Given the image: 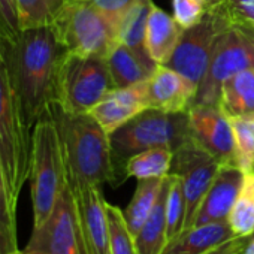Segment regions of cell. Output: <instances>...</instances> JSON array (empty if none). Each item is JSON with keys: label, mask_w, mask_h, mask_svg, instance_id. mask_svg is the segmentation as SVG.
Segmentation results:
<instances>
[{"label": "cell", "mask_w": 254, "mask_h": 254, "mask_svg": "<svg viewBox=\"0 0 254 254\" xmlns=\"http://www.w3.org/2000/svg\"><path fill=\"white\" fill-rule=\"evenodd\" d=\"M3 42L26 124L33 129L57 100V76L66 50L51 26L24 29Z\"/></svg>", "instance_id": "1"}, {"label": "cell", "mask_w": 254, "mask_h": 254, "mask_svg": "<svg viewBox=\"0 0 254 254\" xmlns=\"http://www.w3.org/2000/svg\"><path fill=\"white\" fill-rule=\"evenodd\" d=\"M54 120L66 181L69 184L115 186L109 135L90 112H69L59 103L48 109Z\"/></svg>", "instance_id": "2"}, {"label": "cell", "mask_w": 254, "mask_h": 254, "mask_svg": "<svg viewBox=\"0 0 254 254\" xmlns=\"http://www.w3.org/2000/svg\"><path fill=\"white\" fill-rule=\"evenodd\" d=\"M0 159H2L11 200L18 199L30 180L33 159V129L26 124L6 60L5 42L0 35Z\"/></svg>", "instance_id": "3"}, {"label": "cell", "mask_w": 254, "mask_h": 254, "mask_svg": "<svg viewBox=\"0 0 254 254\" xmlns=\"http://www.w3.org/2000/svg\"><path fill=\"white\" fill-rule=\"evenodd\" d=\"M191 139L189 112H163L147 108L135 115L109 136L115 186L123 184L124 165L132 156L150 148H171L175 151L186 141Z\"/></svg>", "instance_id": "4"}, {"label": "cell", "mask_w": 254, "mask_h": 254, "mask_svg": "<svg viewBox=\"0 0 254 254\" xmlns=\"http://www.w3.org/2000/svg\"><path fill=\"white\" fill-rule=\"evenodd\" d=\"M66 183L60 141L53 117L47 112L33 127V159L30 193L33 203V227L47 221Z\"/></svg>", "instance_id": "5"}, {"label": "cell", "mask_w": 254, "mask_h": 254, "mask_svg": "<svg viewBox=\"0 0 254 254\" xmlns=\"http://www.w3.org/2000/svg\"><path fill=\"white\" fill-rule=\"evenodd\" d=\"M67 53L85 57H103L115 45L117 30L88 0H67L51 24Z\"/></svg>", "instance_id": "6"}, {"label": "cell", "mask_w": 254, "mask_h": 254, "mask_svg": "<svg viewBox=\"0 0 254 254\" xmlns=\"http://www.w3.org/2000/svg\"><path fill=\"white\" fill-rule=\"evenodd\" d=\"M106 59L64 54L57 76V100L69 112H90L112 90Z\"/></svg>", "instance_id": "7"}, {"label": "cell", "mask_w": 254, "mask_h": 254, "mask_svg": "<svg viewBox=\"0 0 254 254\" xmlns=\"http://www.w3.org/2000/svg\"><path fill=\"white\" fill-rule=\"evenodd\" d=\"M250 69H254V35L233 26L220 36L193 105L218 106L224 82Z\"/></svg>", "instance_id": "8"}, {"label": "cell", "mask_w": 254, "mask_h": 254, "mask_svg": "<svg viewBox=\"0 0 254 254\" xmlns=\"http://www.w3.org/2000/svg\"><path fill=\"white\" fill-rule=\"evenodd\" d=\"M230 27L233 26L226 14L224 3L217 8H209L197 24L183 30L165 66L177 70L199 88L220 36Z\"/></svg>", "instance_id": "9"}, {"label": "cell", "mask_w": 254, "mask_h": 254, "mask_svg": "<svg viewBox=\"0 0 254 254\" xmlns=\"http://www.w3.org/2000/svg\"><path fill=\"white\" fill-rule=\"evenodd\" d=\"M218 168L220 163L193 138L174 151L171 174H175L181 180L186 199L183 230L193 227L197 211L218 172Z\"/></svg>", "instance_id": "10"}, {"label": "cell", "mask_w": 254, "mask_h": 254, "mask_svg": "<svg viewBox=\"0 0 254 254\" xmlns=\"http://www.w3.org/2000/svg\"><path fill=\"white\" fill-rule=\"evenodd\" d=\"M26 250L32 254H81L75 202L67 181L47 221L33 227Z\"/></svg>", "instance_id": "11"}, {"label": "cell", "mask_w": 254, "mask_h": 254, "mask_svg": "<svg viewBox=\"0 0 254 254\" xmlns=\"http://www.w3.org/2000/svg\"><path fill=\"white\" fill-rule=\"evenodd\" d=\"M69 186L75 202L81 254H111L106 199L102 187L93 184Z\"/></svg>", "instance_id": "12"}, {"label": "cell", "mask_w": 254, "mask_h": 254, "mask_svg": "<svg viewBox=\"0 0 254 254\" xmlns=\"http://www.w3.org/2000/svg\"><path fill=\"white\" fill-rule=\"evenodd\" d=\"M187 112L191 138L203 147L220 163V166H235L232 123L220 106L193 105Z\"/></svg>", "instance_id": "13"}, {"label": "cell", "mask_w": 254, "mask_h": 254, "mask_svg": "<svg viewBox=\"0 0 254 254\" xmlns=\"http://www.w3.org/2000/svg\"><path fill=\"white\" fill-rule=\"evenodd\" d=\"M147 108H150L148 81H144L132 87L114 88L90 111V114L111 136L118 127Z\"/></svg>", "instance_id": "14"}, {"label": "cell", "mask_w": 254, "mask_h": 254, "mask_svg": "<svg viewBox=\"0 0 254 254\" xmlns=\"http://www.w3.org/2000/svg\"><path fill=\"white\" fill-rule=\"evenodd\" d=\"M197 85L177 70L159 64L148 79L150 108L163 112H187L196 99Z\"/></svg>", "instance_id": "15"}, {"label": "cell", "mask_w": 254, "mask_h": 254, "mask_svg": "<svg viewBox=\"0 0 254 254\" xmlns=\"http://www.w3.org/2000/svg\"><path fill=\"white\" fill-rule=\"evenodd\" d=\"M242 180H244V172L239 168L233 165L220 166L197 211L193 226L227 221L229 214L236 200V196L239 193Z\"/></svg>", "instance_id": "16"}, {"label": "cell", "mask_w": 254, "mask_h": 254, "mask_svg": "<svg viewBox=\"0 0 254 254\" xmlns=\"http://www.w3.org/2000/svg\"><path fill=\"white\" fill-rule=\"evenodd\" d=\"M233 238L238 236L233 235L227 221L193 226L169 241L162 254H203Z\"/></svg>", "instance_id": "17"}, {"label": "cell", "mask_w": 254, "mask_h": 254, "mask_svg": "<svg viewBox=\"0 0 254 254\" xmlns=\"http://www.w3.org/2000/svg\"><path fill=\"white\" fill-rule=\"evenodd\" d=\"M153 5V0H136L132 8L127 9V12L121 17L117 26V39L129 47L154 72L157 64L150 57L145 45L147 24Z\"/></svg>", "instance_id": "18"}, {"label": "cell", "mask_w": 254, "mask_h": 254, "mask_svg": "<svg viewBox=\"0 0 254 254\" xmlns=\"http://www.w3.org/2000/svg\"><path fill=\"white\" fill-rule=\"evenodd\" d=\"M181 33L183 29L178 26L175 18L153 5L147 24L145 45L150 57L157 66H165L168 63L181 38Z\"/></svg>", "instance_id": "19"}, {"label": "cell", "mask_w": 254, "mask_h": 254, "mask_svg": "<svg viewBox=\"0 0 254 254\" xmlns=\"http://www.w3.org/2000/svg\"><path fill=\"white\" fill-rule=\"evenodd\" d=\"M106 63L115 88H126L148 81L153 70L129 48L121 42H115L106 56Z\"/></svg>", "instance_id": "20"}, {"label": "cell", "mask_w": 254, "mask_h": 254, "mask_svg": "<svg viewBox=\"0 0 254 254\" xmlns=\"http://www.w3.org/2000/svg\"><path fill=\"white\" fill-rule=\"evenodd\" d=\"M220 109L229 117H254V69L239 72L224 82Z\"/></svg>", "instance_id": "21"}, {"label": "cell", "mask_w": 254, "mask_h": 254, "mask_svg": "<svg viewBox=\"0 0 254 254\" xmlns=\"http://www.w3.org/2000/svg\"><path fill=\"white\" fill-rule=\"evenodd\" d=\"M166 178V177H165ZM165 178H148V180H138L136 190L133 193L132 200L123 211L127 226L136 236L138 232L142 229L148 217L151 215L159 196L163 189Z\"/></svg>", "instance_id": "22"}, {"label": "cell", "mask_w": 254, "mask_h": 254, "mask_svg": "<svg viewBox=\"0 0 254 254\" xmlns=\"http://www.w3.org/2000/svg\"><path fill=\"white\" fill-rule=\"evenodd\" d=\"M174 151L171 148L159 147L141 151L132 156L124 165V180L136 178H165L171 174Z\"/></svg>", "instance_id": "23"}, {"label": "cell", "mask_w": 254, "mask_h": 254, "mask_svg": "<svg viewBox=\"0 0 254 254\" xmlns=\"http://www.w3.org/2000/svg\"><path fill=\"white\" fill-rule=\"evenodd\" d=\"M165 199H166V178L163 183L162 193L159 196V200L142 226V229L138 232L136 238V248L138 254H162L166 244V217H165Z\"/></svg>", "instance_id": "24"}, {"label": "cell", "mask_w": 254, "mask_h": 254, "mask_svg": "<svg viewBox=\"0 0 254 254\" xmlns=\"http://www.w3.org/2000/svg\"><path fill=\"white\" fill-rule=\"evenodd\" d=\"M227 223L238 238L254 235V172H245Z\"/></svg>", "instance_id": "25"}, {"label": "cell", "mask_w": 254, "mask_h": 254, "mask_svg": "<svg viewBox=\"0 0 254 254\" xmlns=\"http://www.w3.org/2000/svg\"><path fill=\"white\" fill-rule=\"evenodd\" d=\"M20 248L17 241V208L14 206L0 159V254Z\"/></svg>", "instance_id": "26"}, {"label": "cell", "mask_w": 254, "mask_h": 254, "mask_svg": "<svg viewBox=\"0 0 254 254\" xmlns=\"http://www.w3.org/2000/svg\"><path fill=\"white\" fill-rule=\"evenodd\" d=\"M67 0H17L21 30L51 26Z\"/></svg>", "instance_id": "27"}, {"label": "cell", "mask_w": 254, "mask_h": 254, "mask_svg": "<svg viewBox=\"0 0 254 254\" xmlns=\"http://www.w3.org/2000/svg\"><path fill=\"white\" fill-rule=\"evenodd\" d=\"M235 141V166L254 172V117L230 118Z\"/></svg>", "instance_id": "28"}, {"label": "cell", "mask_w": 254, "mask_h": 254, "mask_svg": "<svg viewBox=\"0 0 254 254\" xmlns=\"http://www.w3.org/2000/svg\"><path fill=\"white\" fill-rule=\"evenodd\" d=\"M165 217H166V236L168 242L183 232L186 218V199L183 193L181 180L175 174L166 177V199H165Z\"/></svg>", "instance_id": "29"}, {"label": "cell", "mask_w": 254, "mask_h": 254, "mask_svg": "<svg viewBox=\"0 0 254 254\" xmlns=\"http://www.w3.org/2000/svg\"><path fill=\"white\" fill-rule=\"evenodd\" d=\"M106 217L111 254H138L136 238L127 226L124 212L118 206L106 202Z\"/></svg>", "instance_id": "30"}, {"label": "cell", "mask_w": 254, "mask_h": 254, "mask_svg": "<svg viewBox=\"0 0 254 254\" xmlns=\"http://www.w3.org/2000/svg\"><path fill=\"white\" fill-rule=\"evenodd\" d=\"M174 18L184 30L197 24L206 14V0H172Z\"/></svg>", "instance_id": "31"}, {"label": "cell", "mask_w": 254, "mask_h": 254, "mask_svg": "<svg viewBox=\"0 0 254 254\" xmlns=\"http://www.w3.org/2000/svg\"><path fill=\"white\" fill-rule=\"evenodd\" d=\"M224 9L232 26L254 35V0H226Z\"/></svg>", "instance_id": "32"}, {"label": "cell", "mask_w": 254, "mask_h": 254, "mask_svg": "<svg viewBox=\"0 0 254 254\" xmlns=\"http://www.w3.org/2000/svg\"><path fill=\"white\" fill-rule=\"evenodd\" d=\"M21 32L17 0H0V35L15 39Z\"/></svg>", "instance_id": "33"}, {"label": "cell", "mask_w": 254, "mask_h": 254, "mask_svg": "<svg viewBox=\"0 0 254 254\" xmlns=\"http://www.w3.org/2000/svg\"><path fill=\"white\" fill-rule=\"evenodd\" d=\"M88 2L97 8L115 27L121 20V17L127 12V9L132 8V5L136 2V0H88Z\"/></svg>", "instance_id": "34"}, {"label": "cell", "mask_w": 254, "mask_h": 254, "mask_svg": "<svg viewBox=\"0 0 254 254\" xmlns=\"http://www.w3.org/2000/svg\"><path fill=\"white\" fill-rule=\"evenodd\" d=\"M247 239L248 238H233L232 241H229L208 253H203V254H239V251L242 250Z\"/></svg>", "instance_id": "35"}, {"label": "cell", "mask_w": 254, "mask_h": 254, "mask_svg": "<svg viewBox=\"0 0 254 254\" xmlns=\"http://www.w3.org/2000/svg\"><path fill=\"white\" fill-rule=\"evenodd\" d=\"M239 254H254V235L247 239V242L244 244Z\"/></svg>", "instance_id": "36"}, {"label": "cell", "mask_w": 254, "mask_h": 254, "mask_svg": "<svg viewBox=\"0 0 254 254\" xmlns=\"http://www.w3.org/2000/svg\"><path fill=\"white\" fill-rule=\"evenodd\" d=\"M226 0H206V5H208V9L209 8H217V6H221Z\"/></svg>", "instance_id": "37"}, {"label": "cell", "mask_w": 254, "mask_h": 254, "mask_svg": "<svg viewBox=\"0 0 254 254\" xmlns=\"http://www.w3.org/2000/svg\"><path fill=\"white\" fill-rule=\"evenodd\" d=\"M8 254H32V253H30V251H27L26 248H24V250H20V248H17V250L11 251V253H8Z\"/></svg>", "instance_id": "38"}]
</instances>
